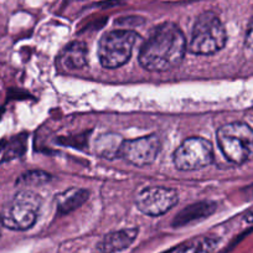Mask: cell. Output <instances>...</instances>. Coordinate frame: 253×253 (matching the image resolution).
Wrapping results in <instances>:
<instances>
[{"mask_svg":"<svg viewBox=\"0 0 253 253\" xmlns=\"http://www.w3.org/2000/svg\"><path fill=\"white\" fill-rule=\"evenodd\" d=\"M187 42L181 29L174 23H163L153 30L139 51V63L150 72H165L182 62Z\"/></svg>","mask_w":253,"mask_h":253,"instance_id":"cell-1","label":"cell"},{"mask_svg":"<svg viewBox=\"0 0 253 253\" xmlns=\"http://www.w3.org/2000/svg\"><path fill=\"white\" fill-rule=\"evenodd\" d=\"M217 145L228 162L242 165L253 159V129L245 122H232L220 126Z\"/></svg>","mask_w":253,"mask_h":253,"instance_id":"cell-2","label":"cell"},{"mask_svg":"<svg viewBox=\"0 0 253 253\" xmlns=\"http://www.w3.org/2000/svg\"><path fill=\"white\" fill-rule=\"evenodd\" d=\"M227 33L220 18L212 11L200 14L194 24L189 51L195 55H213L225 47Z\"/></svg>","mask_w":253,"mask_h":253,"instance_id":"cell-3","label":"cell"},{"mask_svg":"<svg viewBox=\"0 0 253 253\" xmlns=\"http://www.w3.org/2000/svg\"><path fill=\"white\" fill-rule=\"evenodd\" d=\"M40 195L31 190H21L4 208L0 215L4 227L13 231H26L35 225L40 212Z\"/></svg>","mask_w":253,"mask_h":253,"instance_id":"cell-4","label":"cell"},{"mask_svg":"<svg viewBox=\"0 0 253 253\" xmlns=\"http://www.w3.org/2000/svg\"><path fill=\"white\" fill-rule=\"evenodd\" d=\"M139 39L133 30H113L104 34L98 43V58L104 69H118L130 60L133 47Z\"/></svg>","mask_w":253,"mask_h":253,"instance_id":"cell-5","label":"cell"},{"mask_svg":"<svg viewBox=\"0 0 253 253\" xmlns=\"http://www.w3.org/2000/svg\"><path fill=\"white\" fill-rule=\"evenodd\" d=\"M213 162V147L205 138L191 137L179 145L172 154L175 168L181 171H194L209 167Z\"/></svg>","mask_w":253,"mask_h":253,"instance_id":"cell-6","label":"cell"},{"mask_svg":"<svg viewBox=\"0 0 253 253\" xmlns=\"http://www.w3.org/2000/svg\"><path fill=\"white\" fill-rule=\"evenodd\" d=\"M179 201L175 189L165 186H149L140 191L135 198V206L142 213L158 217L169 212Z\"/></svg>","mask_w":253,"mask_h":253,"instance_id":"cell-7","label":"cell"},{"mask_svg":"<svg viewBox=\"0 0 253 253\" xmlns=\"http://www.w3.org/2000/svg\"><path fill=\"white\" fill-rule=\"evenodd\" d=\"M162 150V142L158 135H147L137 139L124 140L119 158L135 167H147L157 160Z\"/></svg>","mask_w":253,"mask_h":253,"instance_id":"cell-8","label":"cell"},{"mask_svg":"<svg viewBox=\"0 0 253 253\" xmlns=\"http://www.w3.org/2000/svg\"><path fill=\"white\" fill-rule=\"evenodd\" d=\"M138 230L137 227L122 228V230L109 232L99 241L97 245V250L101 253H118L126 250L133 245L137 238Z\"/></svg>","mask_w":253,"mask_h":253,"instance_id":"cell-9","label":"cell"},{"mask_svg":"<svg viewBox=\"0 0 253 253\" xmlns=\"http://www.w3.org/2000/svg\"><path fill=\"white\" fill-rule=\"evenodd\" d=\"M216 209H217V205L212 201H200V203L193 204V205L182 209L175 216L171 226L172 227H182V226L190 225L193 222H198V221L204 220V218L212 215Z\"/></svg>","mask_w":253,"mask_h":253,"instance_id":"cell-10","label":"cell"},{"mask_svg":"<svg viewBox=\"0 0 253 253\" xmlns=\"http://www.w3.org/2000/svg\"><path fill=\"white\" fill-rule=\"evenodd\" d=\"M89 198V191L81 187H71L56 195V211L58 215H66L81 208Z\"/></svg>","mask_w":253,"mask_h":253,"instance_id":"cell-11","label":"cell"},{"mask_svg":"<svg viewBox=\"0 0 253 253\" xmlns=\"http://www.w3.org/2000/svg\"><path fill=\"white\" fill-rule=\"evenodd\" d=\"M87 55L88 47L86 43L82 41H74L63 48L58 57V63L67 70L84 69L87 65Z\"/></svg>","mask_w":253,"mask_h":253,"instance_id":"cell-12","label":"cell"},{"mask_svg":"<svg viewBox=\"0 0 253 253\" xmlns=\"http://www.w3.org/2000/svg\"><path fill=\"white\" fill-rule=\"evenodd\" d=\"M123 142L124 139L119 134L107 133V134L99 135L94 140L93 150L98 157L104 158V159H116L121 155Z\"/></svg>","mask_w":253,"mask_h":253,"instance_id":"cell-13","label":"cell"},{"mask_svg":"<svg viewBox=\"0 0 253 253\" xmlns=\"http://www.w3.org/2000/svg\"><path fill=\"white\" fill-rule=\"evenodd\" d=\"M220 240L216 237H199L182 246L177 253H213Z\"/></svg>","mask_w":253,"mask_h":253,"instance_id":"cell-14","label":"cell"},{"mask_svg":"<svg viewBox=\"0 0 253 253\" xmlns=\"http://www.w3.org/2000/svg\"><path fill=\"white\" fill-rule=\"evenodd\" d=\"M51 175L48 172L42 171V170H33L21 175L16 181V185L20 186H40V185L46 184L51 180Z\"/></svg>","mask_w":253,"mask_h":253,"instance_id":"cell-15","label":"cell"},{"mask_svg":"<svg viewBox=\"0 0 253 253\" xmlns=\"http://www.w3.org/2000/svg\"><path fill=\"white\" fill-rule=\"evenodd\" d=\"M245 46L248 48V50L253 51V18L251 19L250 24H248L247 31H246Z\"/></svg>","mask_w":253,"mask_h":253,"instance_id":"cell-16","label":"cell"},{"mask_svg":"<svg viewBox=\"0 0 253 253\" xmlns=\"http://www.w3.org/2000/svg\"><path fill=\"white\" fill-rule=\"evenodd\" d=\"M242 194L246 198V200H253V182L242 190Z\"/></svg>","mask_w":253,"mask_h":253,"instance_id":"cell-17","label":"cell"},{"mask_svg":"<svg viewBox=\"0 0 253 253\" xmlns=\"http://www.w3.org/2000/svg\"><path fill=\"white\" fill-rule=\"evenodd\" d=\"M243 220L247 223H253V208L248 209V210L246 211L245 215H243Z\"/></svg>","mask_w":253,"mask_h":253,"instance_id":"cell-18","label":"cell"},{"mask_svg":"<svg viewBox=\"0 0 253 253\" xmlns=\"http://www.w3.org/2000/svg\"><path fill=\"white\" fill-rule=\"evenodd\" d=\"M1 228H3V222H1V217H0V235H1Z\"/></svg>","mask_w":253,"mask_h":253,"instance_id":"cell-19","label":"cell"}]
</instances>
